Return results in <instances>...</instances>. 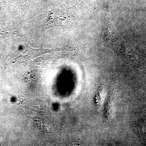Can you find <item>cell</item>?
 Segmentation results:
<instances>
[{"instance_id":"7a4b0ae2","label":"cell","mask_w":146,"mask_h":146,"mask_svg":"<svg viewBox=\"0 0 146 146\" xmlns=\"http://www.w3.org/2000/svg\"><path fill=\"white\" fill-rule=\"evenodd\" d=\"M115 98L113 94H110L105 105L104 117L106 120H110L113 117L115 114Z\"/></svg>"},{"instance_id":"3957f363","label":"cell","mask_w":146,"mask_h":146,"mask_svg":"<svg viewBox=\"0 0 146 146\" xmlns=\"http://www.w3.org/2000/svg\"><path fill=\"white\" fill-rule=\"evenodd\" d=\"M106 94V90L104 87H100L97 90L94 100L98 110L101 109L104 101Z\"/></svg>"},{"instance_id":"6da1fadb","label":"cell","mask_w":146,"mask_h":146,"mask_svg":"<svg viewBox=\"0 0 146 146\" xmlns=\"http://www.w3.org/2000/svg\"><path fill=\"white\" fill-rule=\"evenodd\" d=\"M102 36L105 46L114 51L126 63L146 71V60L119 35L112 23L109 8L103 11Z\"/></svg>"}]
</instances>
